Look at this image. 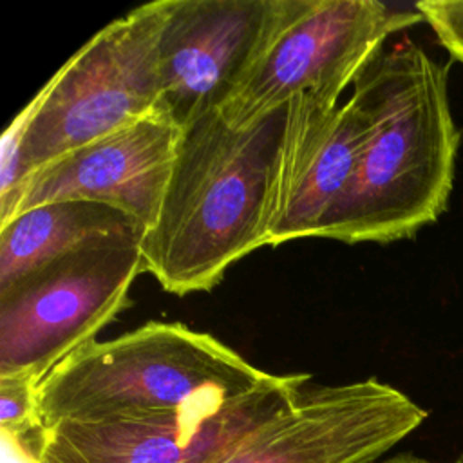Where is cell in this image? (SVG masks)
<instances>
[{
	"mask_svg": "<svg viewBox=\"0 0 463 463\" xmlns=\"http://www.w3.org/2000/svg\"><path fill=\"white\" fill-rule=\"evenodd\" d=\"M351 98L367 118V136L318 237L349 244L411 237L445 212L454 184L459 132L447 67L405 38L365 65Z\"/></svg>",
	"mask_w": 463,
	"mask_h": 463,
	"instance_id": "1",
	"label": "cell"
},
{
	"mask_svg": "<svg viewBox=\"0 0 463 463\" xmlns=\"http://www.w3.org/2000/svg\"><path fill=\"white\" fill-rule=\"evenodd\" d=\"M288 103L237 130L210 112L183 128L143 268L165 291L212 289L226 269L266 246Z\"/></svg>",
	"mask_w": 463,
	"mask_h": 463,
	"instance_id": "2",
	"label": "cell"
},
{
	"mask_svg": "<svg viewBox=\"0 0 463 463\" xmlns=\"http://www.w3.org/2000/svg\"><path fill=\"white\" fill-rule=\"evenodd\" d=\"M215 336L177 322H146L121 336L90 342L60 362L36 387L43 429L212 411L268 382Z\"/></svg>",
	"mask_w": 463,
	"mask_h": 463,
	"instance_id": "3",
	"label": "cell"
},
{
	"mask_svg": "<svg viewBox=\"0 0 463 463\" xmlns=\"http://www.w3.org/2000/svg\"><path fill=\"white\" fill-rule=\"evenodd\" d=\"M166 0L98 31L9 128L0 197L51 161L156 110Z\"/></svg>",
	"mask_w": 463,
	"mask_h": 463,
	"instance_id": "4",
	"label": "cell"
},
{
	"mask_svg": "<svg viewBox=\"0 0 463 463\" xmlns=\"http://www.w3.org/2000/svg\"><path fill=\"white\" fill-rule=\"evenodd\" d=\"M141 237H112L61 255L0 288V376L40 383L96 340L145 271Z\"/></svg>",
	"mask_w": 463,
	"mask_h": 463,
	"instance_id": "5",
	"label": "cell"
},
{
	"mask_svg": "<svg viewBox=\"0 0 463 463\" xmlns=\"http://www.w3.org/2000/svg\"><path fill=\"white\" fill-rule=\"evenodd\" d=\"M423 16L378 0H284L279 22L259 60L219 110L246 130L304 92L338 105L365 65L396 31Z\"/></svg>",
	"mask_w": 463,
	"mask_h": 463,
	"instance_id": "6",
	"label": "cell"
},
{
	"mask_svg": "<svg viewBox=\"0 0 463 463\" xmlns=\"http://www.w3.org/2000/svg\"><path fill=\"white\" fill-rule=\"evenodd\" d=\"M425 418V409L376 378L307 382L212 463H376Z\"/></svg>",
	"mask_w": 463,
	"mask_h": 463,
	"instance_id": "7",
	"label": "cell"
},
{
	"mask_svg": "<svg viewBox=\"0 0 463 463\" xmlns=\"http://www.w3.org/2000/svg\"><path fill=\"white\" fill-rule=\"evenodd\" d=\"M284 0H166L156 110L179 128L221 110L268 43Z\"/></svg>",
	"mask_w": 463,
	"mask_h": 463,
	"instance_id": "8",
	"label": "cell"
},
{
	"mask_svg": "<svg viewBox=\"0 0 463 463\" xmlns=\"http://www.w3.org/2000/svg\"><path fill=\"white\" fill-rule=\"evenodd\" d=\"M309 374H271L251 392L212 411L45 429L42 463H212L246 432L288 407Z\"/></svg>",
	"mask_w": 463,
	"mask_h": 463,
	"instance_id": "9",
	"label": "cell"
},
{
	"mask_svg": "<svg viewBox=\"0 0 463 463\" xmlns=\"http://www.w3.org/2000/svg\"><path fill=\"white\" fill-rule=\"evenodd\" d=\"M183 128L146 114L25 177L0 197V226L47 203L92 201L121 210L148 232L161 210Z\"/></svg>",
	"mask_w": 463,
	"mask_h": 463,
	"instance_id": "10",
	"label": "cell"
},
{
	"mask_svg": "<svg viewBox=\"0 0 463 463\" xmlns=\"http://www.w3.org/2000/svg\"><path fill=\"white\" fill-rule=\"evenodd\" d=\"M365 136L367 118L354 98L344 105L304 92L289 98L266 246L318 237L354 175Z\"/></svg>",
	"mask_w": 463,
	"mask_h": 463,
	"instance_id": "11",
	"label": "cell"
},
{
	"mask_svg": "<svg viewBox=\"0 0 463 463\" xmlns=\"http://www.w3.org/2000/svg\"><path fill=\"white\" fill-rule=\"evenodd\" d=\"M145 230L118 208L92 201L34 206L0 226V288L61 255Z\"/></svg>",
	"mask_w": 463,
	"mask_h": 463,
	"instance_id": "12",
	"label": "cell"
},
{
	"mask_svg": "<svg viewBox=\"0 0 463 463\" xmlns=\"http://www.w3.org/2000/svg\"><path fill=\"white\" fill-rule=\"evenodd\" d=\"M36 387L25 376H0V432L24 436L42 429Z\"/></svg>",
	"mask_w": 463,
	"mask_h": 463,
	"instance_id": "13",
	"label": "cell"
},
{
	"mask_svg": "<svg viewBox=\"0 0 463 463\" xmlns=\"http://www.w3.org/2000/svg\"><path fill=\"white\" fill-rule=\"evenodd\" d=\"M416 9L441 45L463 63V0H421Z\"/></svg>",
	"mask_w": 463,
	"mask_h": 463,
	"instance_id": "14",
	"label": "cell"
},
{
	"mask_svg": "<svg viewBox=\"0 0 463 463\" xmlns=\"http://www.w3.org/2000/svg\"><path fill=\"white\" fill-rule=\"evenodd\" d=\"M376 463H432V461H427L423 458H416V456H411V454H400V456H394V458H389V459H382V461H376ZM452 463H463V454L452 461Z\"/></svg>",
	"mask_w": 463,
	"mask_h": 463,
	"instance_id": "15",
	"label": "cell"
}]
</instances>
